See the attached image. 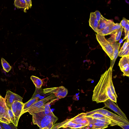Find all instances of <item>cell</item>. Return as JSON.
Instances as JSON below:
<instances>
[{
    "label": "cell",
    "mask_w": 129,
    "mask_h": 129,
    "mask_svg": "<svg viewBox=\"0 0 129 129\" xmlns=\"http://www.w3.org/2000/svg\"><path fill=\"white\" fill-rule=\"evenodd\" d=\"M112 69L110 67L101 75L93 91L92 100L97 103L104 102L108 99L116 103L117 96L112 79Z\"/></svg>",
    "instance_id": "1"
},
{
    "label": "cell",
    "mask_w": 129,
    "mask_h": 129,
    "mask_svg": "<svg viewBox=\"0 0 129 129\" xmlns=\"http://www.w3.org/2000/svg\"><path fill=\"white\" fill-rule=\"evenodd\" d=\"M31 115L33 123L37 125L40 128L47 127L51 129L58 119L52 112L47 114L44 111L34 113Z\"/></svg>",
    "instance_id": "2"
},
{
    "label": "cell",
    "mask_w": 129,
    "mask_h": 129,
    "mask_svg": "<svg viewBox=\"0 0 129 129\" xmlns=\"http://www.w3.org/2000/svg\"><path fill=\"white\" fill-rule=\"evenodd\" d=\"M95 113L101 114L106 116L112 122L115 123L116 125L119 126L121 125L129 124L128 121L124 119L119 116L116 115L103 108L94 110L86 113V115H87Z\"/></svg>",
    "instance_id": "3"
},
{
    "label": "cell",
    "mask_w": 129,
    "mask_h": 129,
    "mask_svg": "<svg viewBox=\"0 0 129 129\" xmlns=\"http://www.w3.org/2000/svg\"><path fill=\"white\" fill-rule=\"evenodd\" d=\"M56 97L53 93L51 94L49 96L42 99L38 100L29 108L26 111L32 115L33 114L44 111L45 104L50 100H53Z\"/></svg>",
    "instance_id": "4"
},
{
    "label": "cell",
    "mask_w": 129,
    "mask_h": 129,
    "mask_svg": "<svg viewBox=\"0 0 129 129\" xmlns=\"http://www.w3.org/2000/svg\"><path fill=\"white\" fill-rule=\"evenodd\" d=\"M96 39L102 49L112 60L113 59L114 48L111 43L105 38V36L97 34Z\"/></svg>",
    "instance_id": "5"
},
{
    "label": "cell",
    "mask_w": 129,
    "mask_h": 129,
    "mask_svg": "<svg viewBox=\"0 0 129 129\" xmlns=\"http://www.w3.org/2000/svg\"><path fill=\"white\" fill-rule=\"evenodd\" d=\"M0 122L9 124L11 123L6 106L5 99L0 94Z\"/></svg>",
    "instance_id": "6"
},
{
    "label": "cell",
    "mask_w": 129,
    "mask_h": 129,
    "mask_svg": "<svg viewBox=\"0 0 129 129\" xmlns=\"http://www.w3.org/2000/svg\"><path fill=\"white\" fill-rule=\"evenodd\" d=\"M43 91L44 94L53 93L56 97L59 99L64 98L68 93L67 89L63 86L44 89Z\"/></svg>",
    "instance_id": "7"
},
{
    "label": "cell",
    "mask_w": 129,
    "mask_h": 129,
    "mask_svg": "<svg viewBox=\"0 0 129 129\" xmlns=\"http://www.w3.org/2000/svg\"><path fill=\"white\" fill-rule=\"evenodd\" d=\"M5 99L7 106L8 109H11L12 105L15 101L22 102V97L10 90L7 91Z\"/></svg>",
    "instance_id": "8"
},
{
    "label": "cell",
    "mask_w": 129,
    "mask_h": 129,
    "mask_svg": "<svg viewBox=\"0 0 129 129\" xmlns=\"http://www.w3.org/2000/svg\"><path fill=\"white\" fill-rule=\"evenodd\" d=\"M103 103L105 106L102 108H109L117 113L123 118L128 121L125 114L113 101L109 99Z\"/></svg>",
    "instance_id": "9"
},
{
    "label": "cell",
    "mask_w": 129,
    "mask_h": 129,
    "mask_svg": "<svg viewBox=\"0 0 129 129\" xmlns=\"http://www.w3.org/2000/svg\"><path fill=\"white\" fill-rule=\"evenodd\" d=\"M89 23L90 26L97 33L99 26V22L96 19L94 12H91L90 13Z\"/></svg>",
    "instance_id": "10"
},
{
    "label": "cell",
    "mask_w": 129,
    "mask_h": 129,
    "mask_svg": "<svg viewBox=\"0 0 129 129\" xmlns=\"http://www.w3.org/2000/svg\"><path fill=\"white\" fill-rule=\"evenodd\" d=\"M110 43L112 46L114 48L113 59L111 61L110 66L112 69L115 60L118 56L119 49L120 45V44L115 41Z\"/></svg>",
    "instance_id": "11"
},
{
    "label": "cell",
    "mask_w": 129,
    "mask_h": 129,
    "mask_svg": "<svg viewBox=\"0 0 129 129\" xmlns=\"http://www.w3.org/2000/svg\"><path fill=\"white\" fill-rule=\"evenodd\" d=\"M112 21L106 19L102 16L99 21V26L98 31L96 33L107 27Z\"/></svg>",
    "instance_id": "12"
},
{
    "label": "cell",
    "mask_w": 129,
    "mask_h": 129,
    "mask_svg": "<svg viewBox=\"0 0 129 129\" xmlns=\"http://www.w3.org/2000/svg\"><path fill=\"white\" fill-rule=\"evenodd\" d=\"M39 100V98H36L33 99H30L27 102L24 103L23 108L21 116L26 113L27 110L31 106L37 102Z\"/></svg>",
    "instance_id": "13"
},
{
    "label": "cell",
    "mask_w": 129,
    "mask_h": 129,
    "mask_svg": "<svg viewBox=\"0 0 129 129\" xmlns=\"http://www.w3.org/2000/svg\"><path fill=\"white\" fill-rule=\"evenodd\" d=\"M129 56L122 57L120 59L118 63L121 71L123 70L127 67H129Z\"/></svg>",
    "instance_id": "14"
},
{
    "label": "cell",
    "mask_w": 129,
    "mask_h": 129,
    "mask_svg": "<svg viewBox=\"0 0 129 129\" xmlns=\"http://www.w3.org/2000/svg\"><path fill=\"white\" fill-rule=\"evenodd\" d=\"M122 29L123 28L121 27L119 29L112 34V36L107 40L109 42H110L114 41L116 42L119 40L121 37Z\"/></svg>",
    "instance_id": "15"
},
{
    "label": "cell",
    "mask_w": 129,
    "mask_h": 129,
    "mask_svg": "<svg viewBox=\"0 0 129 129\" xmlns=\"http://www.w3.org/2000/svg\"><path fill=\"white\" fill-rule=\"evenodd\" d=\"M86 113H82L69 119L70 121L74 123L82 124V121L86 117Z\"/></svg>",
    "instance_id": "16"
},
{
    "label": "cell",
    "mask_w": 129,
    "mask_h": 129,
    "mask_svg": "<svg viewBox=\"0 0 129 129\" xmlns=\"http://www.w3.org/2000/svg\"><path fill=\"white\" fill-rule=\"evenodd\" d=\"M15 7L18 8L28 9L29 8L26 0H15L14 1Z\"/></svg>",
    "instance_id": "17"
},
{
    "label": "cell",
    "mask_w": 129,
    "mask_h": 129,
    "mask_svg": "<svg viewBox=\"0 0 129 129\" xmlns=\"http://www.w3.org/2000/svg\"><path fill=\"white\" fill-rule=\"evenodd\" d=\"M30 79L35 85L36 88H41L43 83L41 79L36 76H32L30 77Z\"/></svg>",
    "instance_id": "18"
},
{
    "label": "cell",
    "mask_w": 129,
    "mask_h": 129,
    "mask_svg": "<svg viewBox=\"0 0 129 129\" xmlns=\"http://www.w3.org/2000/svg\"><path fill=\"white\" fill-rule=\"evenodd\" d=\"M17 111L18 115L20 117L21 116V114L22 113L24 103L20 101H14Z\"/></svg>",
    "instance_id": "19"
},
{
    "label": "cell",
    "mask_w": 129,
    "mask_h": 129,
    "mask_svg": "<svg viewBox=\"0 0 129 129\" xmlns=\"http://www.w3.org/2000/svg\"><path fill=\"white\" fill-rule=\"evenodd\" d=\"M1 64L3 70L7 72H8L10 71L12 67L9 63L3 58H1Z\"/></svg>",
    "instance_id": "20"
},
{
    "label": "cell",
    "mask_w": 129,
    "mask_h": 129,
    "mask_svg": "<svg viewBox=\"0 0 129 129\" xmlns=\"http://www.w3.org/2000/svg\"><path fill=\"white\" fill-rule=\"evenodd\" d=\"M86 117L94 119L106 118L110 120L106 116L101 114L98 113H95L86 115Z\"/></svg>",
    "instance_id": "21"
},
{
    "label": "cell",
    "mask_w": 129,
    "mask_h": 129,
    "mask_svg": "<svg viewBox=\"0 0 129 129\" xmlns=\"http://www.w3.org/2000/svg\"><path fill=\"white\" fill-rule=\"evenodd\" d=\"M121 27L120 23H115L113 21H112L110 24V30L112 34L119 29Z\"/></svg>",
    "instance_id": "22"
},
{
    "label": "cell",
    "mask_w": 129,
    "mask_h": 129,
    "mask_svg": "<svg viewBox=\"0 0 129 129\" xmlns=\"http://www.w3.org/2000/svg\"><path fill=\"white\" fill-rule=\"evenodd\" d=\"M107 27L99 31L97 33L100 35L104 36L112 34L110 30V24Z\"/></svg>",
    "instance_id": "23"
},
{
    "label": "cell",
    "mask_w": 129,
    "mask_h": 129,
    "mask_svg": "<svg viewBox=\"0 0 129 129\" xmlns=\"http://www.w3.org/2000/svg\"><path fill=\"white\" fill-rule=\"evenodd\" d=\"M11 123L7 124L0 122V125L2 129H18L16 126L13 123Z\"/></svg>",
    "instance_id": "24"
},
{
    "label": "cell",
    "mask_w": 129,
    "mask_h": 129,
    "mask_svg": "<svg viewBox=\"0 0 129 129\" xmlns=\"http://www.w3.org/2000/svg\"><path fill=\"white\" fill-rule=\"evenodd\" d=\"M43 94V89L41 88H36L35 91L31 99H33L36 98H39Z\"/></svg>",
    "instance_id": "25"
},
{
    "label": "cell",
    "mask_w": 129,
    "mask_h": 129,
    "mask_svg": "<svg viewBox=\"0 0 129 129\" xmlns=\"http://www.w3.org/2000/svg\"><path fill=\"white\" fill-rule=\"evenodd\" d=\"M8 110L9 115L11 123H13L15 126L17 127L18 125L17 124L15 117L13 113L11 110L8 108Z\"/></svg>",
    "instance_id": "26"
},
{
    "label": "cell",
    "mask_w": 129,
    "mask_h": 129,
    "mask_svg": "<svg viewBox=\"0 0 129 129\" xmlns=\"http://www.w3.org/2000/svg\"><path fill=\"white\" fill-rule=\"evenodd\" d=\"M129 46L128 45L126 49L121 52H119L118 55L119 56H129Z\"/></svg>",
    "instance_id": "27"
},
{
    "label": "cell",
    "mask_w": 129,
    "mask_h": 129,
    "mask_svg": "<svg viewBox=\"0 0 129 129\" xmlns=\"http://www.w3.org/2000/svg\"><path fill=\"white\" fill-rule=\"evenodd\" d=\"M124 29L125 32V36L123 40H124L125 39H126L128 35L129 34V21L128 20Z\"/></svg>",
    "instance_id": "28"
},
{
    "label": "cell",
    "mask_w": 129,
    "mask_h": 129,
    "mask_svg": "<svg viewBox=\"0 0 129 129\" xmlns=\"http://www.w3.org/2000/svg\"><path fill=\"white\" fill-rule=\"evenodd\" d=\"M91 124L93 126L103 127L104 128L107 127L108 125L109 124L97 122H94Z\"/></svg>",
    "instance_id": "29"
},
{
    "label": "cell",
    "mask_w": 129,
    "mask_h": 129,
    "mask_svg": "<svg viewBox=\"0 0 129 129\" xmlns=\"http://www.w3.org/2000/svg\"><path fill=\"white\" fill-rule=\"evenodd\" d=\"M95 16L97 20L99 22L101 19L102 15L101 14L100 12L98 10L94 12Z\"/></svg>",
    "instance_id": "30"
},
{
    "label": "cell",
    "mask_w": 129,
    "mask_h": 129,
    "mask_svg": "<svg viewBox=\"0 0 129 129\" xmlns=\"http://www.w3.org/2000/svg\"><path fill=\"white\" fill-rule=\"evenodd\" d=\"M128 20H127L125 18L123 17L122 20L121 21L120 23L121 27L123 28H124V27L126 25Z\"/></svg>",
    "instance_id": "31"
},
{
    "label": "cell",
    "mask_w": 129,
    "mask_h": 129,
    "mask_svg": "<svg viewBox=\"0 0 129 129\" xmlns=\"http://www.w3.org/2000/svg\"><path fill=\"white\" fill-rule=\"evenodd\" d=\"M121 71L123 73V76L129 77V67H128L125 69L121 70Z\"/></svg>",
    "instance_id": "32"
},
{
    "label": "cell",
    "mask_w": 129,
    "mask_h": 129,
    "mask_svg": "<svg viewBox=\"0 0 129 129\" xmlns=\"http://www.w3.org/2000/svg\"><path fill=\"white\" fill-rule=\"evenodd\" d=\"M119 126L123 129H129V124L121 125Z\"/></svg>",
    "instance_id": "33"
},
{
    "label": "cell",
    "mask_w": 129,
    "mask_h": 129,
    "mask_svg": "<svg viewBox=\"0 0 129 129\" xmlns=\"http://www.w3.org/2000/svg\"><path fill=\"white\" fill-rule=\"evenodd\" d=\"M90 127L88 126H84L80 128H69L68 129H94L92 128H90Z\"/></svg>",
    "instance_id": "34"
},
{
    "label": "cell",
    "mask_w": 129,
    "mask_h": 129,
    "mask_svg": "<svg viewBox=\"0 0 129 129\" xmlns=\"http://www.w3.org/2000/svg\"><path fill=\"white\" fill-rule=\"evenodd\" d=\"M40 129H49V128L48 127H46L42 128H40Z\"/></svg>",
    "instance_id": "35"
},
{
    "label": "cell",
    "mask_w": 129,
    "mask_h": 129,
    "mask_svg": "<svg viewBox=\"0 0 129 129\" xmlns=\"http://www.w3.org/2000/svg\"><path fill=\"white\" fill-rule=\"evenodd\" d=\"M0 129H2L1 125H0Z\"/></svg>",
    "instance_id": "36"
}]
</instances>
